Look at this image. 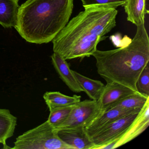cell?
I'll return each mask as SVG.
<instances>
[{"label": "cell", "mask_w": 149, "mask_h": 149, "mask_svg": "<svg viewBox=\"0 0 149 149\" xmlns=\"http://www.w3.org/2000/svg\"><path fill=\"white\" fill-rule=\"evenodd\" d=\"M52 40L53 51L68 60L89 57L97 44L116 26V8L102 6L84 7Z\"/></svg>", "instance_id": "obj_1"}, {"label": "cell", "mask_w": 149, "mask_h": 149, "mask_svg": "<svg viewBox=\"0 0 149 149\" xmlns=\"http://www.w3.org/2000/svg\"><path fill=\"white\" fill-rule=\"evenodd\" d=\"M92 56L97 73L107 83H117L137 92V80L149 62V39L144 24L137 26L130 43L112 50L97 49Z\"/></svg>", "instance_id": "obj_2"}, {"label": "cell", "mask_w": 149, "mask_h": 149, "mask_svg": "<svg viewBox=\"0 0 149 149\" xmlns=\"http://www.w3.org/2000/svg\"><path fill=\"white\" fill-rule=\"evenodd\" d=\"M73 7V0H27L19 7L15 29L28 42L49 43L68 24Z\"/></svg>", "instance_id": "obj_3"}, {"label": "cell", "mask_w": 149, "mask_h": 149, "mask_svg": "<svg viewBox=\"0 0 149 149\" xmlns=\"http://www.w3.org/2000/svg\"><path fill=\"white\" fill-rule=\"evenodd\" d=\"M14 149H74L59 137L48 120L16 138Z\"/></svg>", "instance_id": "obj_4"}, {"label": "cell", "mask_w": 149, "mask_h": 149, "mask_svg": "<svg viewBox=\"0 0 149 149\" xmlns=\"http://www.w3.org/2000/svg\"><path fill=\"white\" fill-rule=\"evenodd\" d=\"M100 113L98 101L85 100L74 105L69 115L57 128L56 130L78 126L85 127Z\"/></svg>", "instance_id": "obj_5"}, {"label": "cell", "mask_w": 149, "mask_h": 149, "mask_svg": "<svg viewBox=\"0 0 149 149\" xmlns=\"http://www.w3.org/2000/svg\"><path fill=\"white\" fill-rule=\"evenodd\" d=\"M138 113H132L118 118L91 137V140L95 145L94 149H99L118 138L132 123Z\"/></svg>", "instance_id": "obj_6"}, {"label": "cell", "mask_w": 149, "mask_h": 149, "mask_svg": "<svg viewBox=\"0 0 149 149\" xmlns=\"http://www.w3.org/2000/svg\"><path fill=\"white\" fill-rule=\"evenodd\" d=\"M149 125V100L146 102L136 118L117 139L101 146L99 149H113L131 141L143 132Z\"/></svg>", "instance_id": "obj_7"}, {"label": "cell", "mask_w": 149, "mask_h": 149, "mask_svg": "<svg viewBox=\"0 0 149 149\" xmlns=\"http://www.w3.org/2000/svg\"><path fill=\"white\" fill-rule=\"evenodd\" d=\"M141 109H125L118 108H111L94 118L85 126V131L91 138L103 128L112 122L127 115L139 113Z\"/></svg>", "instance_id": "obj_8"}, {"label": "cell", "mask_w": 149, "mask_h": 149, "mask_svg": "<svg viewBox=\"0 0 149 149\" xmlns=\"http://www.w3.org/2000/svg\"><path fill=\"white\" fill-rule=\"evenodd\" d=\"M135 92L130 88L117 83H107L97 100L100 105V114L108 110L124 97Z\"/></svg>", "instance_id": "obj_9"}, {"label": "cell", "mask_w": 149, "mask_h": 149, "mask_svg": "<svg viewBox=\"0 0 149 149\" xmlns=\"http://www.w3.org/2000/svg\"><path fill=\"white\" fill-rule=\"evenodd\" d=\"M57 131L60 138L74 149H94L95 145L91 140L85 127L78 126Z\"/></svg>", "instance_id": "obj_10"}, {"label": "cell", "mask_w": 149, "mask_h": 149, "mask_svg": "<svg viewBox=\"0 0 149 149\" xmlns=\"http://www.w3.org/2000/svg\"><path fill=\"white\" fill-rule=\"evenodd\" d=\"M51 60L52 64L60 78L71 91L75 93L84 91L66 60L55 52L51 56Z\"/></svg>", "instance_id": "obj_11"}, {"label": "cell", "mask_w": 149, "mask_h": 149, "mask_svg": "<svg viewBox=\"0 0 149 149\" xmlns=\"http://www.w3.org/2000/svg\"><path fill=\"white\" fill-rule=\"evenodd\" d=\"M19 7V0H0V25L5 28H15Z\"/></svg>", "instance_id": "obj_12"}, {"label": "cell", "mask_w": 149, "mask_h": 149, "mask_svg": "<svg viewBox=\"0 0 149 149\" xmlns=\"http://www.w3.org/2000/svg\"><path fill=\"white\" fill-rule=\"evenodd\" d=\"M146 2V0H126L124 7L127 21L136 27L144 24L146 15L149 14Z\"/></svg>", "instance_id": "obj_13"}, {"label": "cell", "mask_w": 149, "mask_h": 149, "mask_svg": "<svg viewBox=\"0 0 149 149\" xmlns=\"http://www.w3.org/2000/svg\"><path fill=\"white\" fill-rule=\"evenodd\" d=\"M17 122V118L9 110L0 109V143L4 148H8L6 142L13 136Z\"/></svg>", "instance_id": "obj_14"}, {"label": "cell", "mask_w": 149, "mask_h": 149, "mask_svg": "<svg viewBox=\"0 0 149 149\" xmlns=\"http://www.w3.org/2000/svg\"><path fill=\"white\" fill-rule=\"evenodd\" d=\"M43 97L49 111L56 108L74 105L81 101V96H69L58 91L46 92Z\"/></svg>", "instance_id": "obj_15"}, {"label": "cell", "mask_w": 149, "mask_h": 149, "mask_svg": "<svg viewBox=\"0 0 149 149\" xmlns=\"http://www.w3.org/2000/svg\"><path fill=\"white\" fill-rule=\"evenodd\" d=\"M72 71L84 92L91 100L97 101L101 97L105 85L98 80L91 79L74 70Z\"/></svg>", "instance_id": "obj_16"}, {"label": "cell", "mask_w": 149, "mask_h": 149, "mask_svg": "<svg viewBox=\"0 0 149 149\" xmlns=\"http://www.w3.org/2000/svg\"><path fill=\"white\" fill-rule=\"evenodd\" d=\"M149 100V97H146L139 92H136L124 97L112 105L109 109L112 108L125 109H141Z\"/></svg>", "instance_id": "obj_17"}, {"label": "cell", "mask_w": 149, "mask_h": 149, "mask_svg": "<svg viewBox=\"0 0 149 149\" xmlns=\"http://www.w3.org/2000/svg\"><path fill=\"white\" fill-rule=\"evenodd\" d=\"M75 105V104H74ZM74 105L56 108L49 111L48 121L55 128H57L67 119Z\"/></svg>", "instance_id": "obj_18"}, {"label": "cell", "mask_w": 149, "mask_h": 149, "mask_svg": "<svg viewBox=\"0 0 149 149\" xmlns=\"http://www.w3.org/2000/svg\"><path fill=\"white\" fill-rule=\"evenodd\" d=\"M138 92L149 97V68L148 64L144 68L136 83Z\"/></svg>", "instance_id": "obj_19"}, {"label": "cell", "mask_w": 149, "mask_h": 149, "mask_svg": "<svg viewBox=\"0 0 149 149\" xmlns=\"http://www.w3.org/2000/svg\"><path fill=\"white\" fill-rule=\"evenodd\" d=\"M84 7L89 6H102L116 8L124 6L126 0H81Z\"/></svg>", "instance_id": "obj_20"}]
</instances>
